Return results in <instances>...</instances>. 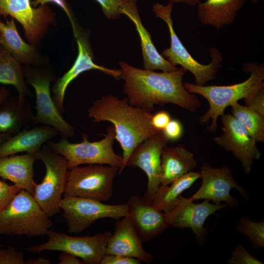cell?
Returning a JSON list of instances; mask_svg holds the SVG:
<instances>
[{"label": "cell", "mask_w": 264, "mask_h": 264, "mask_svg": "<svg viewBox=\"0 0 264 264\" xmlns=\"http://www.w3.org/2000/svg\"><path fill=\"white\" fill-rule=\"evenodd\" d=\"M93 122L110 121L114 128L115 139L123 150V161L119 170L120 175L135 148L146 139L162 131L155 129L151 124L153 114L132 106L127 97L119 99L112 95L103 96L92 103L88 110Z\"/></svg>", "instance_id": "cell-2"}, {"label": "cell", "mask_w": 264, "mask_h": 264, "mask_svg": "<svg viewBox=\"0 0 264 264\" xmlns=\"http://www.w3.org/2000/svg\"><path fill=\"white\" fill-rule=\"evenodd\" d=\"M58 133L56 129L48 125L23 130L0 144V157L21 152L36 154L44 144Z\"/></svg>", "instance_id": "cell-21"}, {"label": "cell", "mask_w": 264, "mask_h": 264, "mask_svg": "<svg viewBox=\"0 0 264 264\" xmlns=\"http://www.w3.org/2000/svg\"><path fill=\"white\" fill-rule=\"evenodd\" d=\"M142 243L130 217L127 216L115 223L114 233L107 243L106 254L134 258L150 264L153 256L145 250Z\"/></svg>", "instance_id": "cell-19"}, {"label": "cell", "mask_w": 264, "mask_h": 264, "mask_svg": "<svg viewBox=\"0 0 264 264\" xmlns=\"http://www.w3.org/2000/svg\"><path fill=\"white\" fill-rule=\"evenodd\" d=\"M23 71L27 82L34 88L36 93V114L32 124L51 126L64 138L73 136L75 128L63 118L51 95L50 85L53 77L43 71L26 69Z\"/></svg>", "instance_id": "cell-11"}, {"label": "cell", "mask_w": 264, "mask_h": 264, "mask_svg": "<svg viewBox=\"0 0 264 264\" xmlns=\"http://www.w3.org/2000/svg\"><path fill=\"white\" fill-rule=\"evenodd\" d=\"M22 189L14 185H9L0 180V211Z\"/></svg>", "instance_id": "cell-34"}, {"label": "cell", "mask_w": 264, "mask_h": 264, "mask_svg": "<svg viewBox=\"0 0 264 264\" xmlns=\"http://www.w3.org/2000/svg\"><path fill=\"white\" fill-rule=\"evenodd\" d=\"M52 224L33 195L24 190L0 211V235L44 236Z\"/></svg>", "instance_id": "cell-4"}, {"label": "cell", "mask_w": 264, "mask_h": 264, "mask_svg": "<svg viewBox=\"0 0 264 264\" xmlns=\"http://www.w3.org/2000/svg\"><path fill=\"white\" fill-rule=\"evenodd\" d=\"M13 135L12 133L0 132V144Z\"/></svg>", "instance_id": "cell-44"}, {"label": "cell", "mask_w": 264, "mask_h": 264, "mask_svg": "<svg viewBox=\"0 0 264 264\" xmlns=\"http://www.w3.org/2000/svg\"><path fill=\"white\" fill-rule=\"evenodd\" d=\"M9 94V91L7 89L3 88L0 89V105L7 100Z\"/></svg>", "instance_id": "cell-43"}, {"label": "cell", "mask_w": 264, "mask_h": 264, "mask_svg": "<svg viewBox=\"0 0 264 264\" xmlns=\"http://www.w3.org/2000/svg\"><path fill=\"white\" fill-rule=\"evenodd\" d=\"M111 235L108 230L92 236H72L49 230L48 240L24 249L33 253L60 251L71 253L87 264H100L106 254L108 242Z\"/></svg>", "instance_id": "cell-10"}, {"label": "cell", "mask_w": 264, "mask_h": 264, "mask_svg": "<svg viewBox=\"0 0 264 264\" xmlns=\"http://www.w3.org/2000/svg\"><path fill=\"white\" fill-rule=\"evenodd\" d=\"M35 155L37 160L44 163L46 172L42 181L35 184L33 196L50 218L61 210L60 203L66 190L69 171L67 161L47 144L42 146Z\"/></svg>", "instance_id": "cell-7"}, {"label": "cell", "mask_w": 264, "mask_h": 264, "mask_svg": "<svg viewBox=\"0 0 264 264\" xmlns=\"http://www.w3.org/2000/svg\"><path fill=\"white\" fill-rule=\"evenodd\" d=\"M236 229L237 231L245 234L255 248L264 246V220L261 222H254L248 218L240 217Z\"/></svg>", "instance_id": "cell-30"}, {"label": "cell", "mask_w": 264, "mask_h": 264, "mask_svg": "<svg viewBox=\"0 0 264 264\" xmlns=\"http://www.w3.org/2000/svg\"><path fill=\"white\" fill-rule=\"evenodd\" d=\"M243 69L250 76L241 83L227 86L198 85L188 82L183 83L185 88L190 93L198 94L208 102L209 109L199 119L201 125H205L209 132L217 130L218 119L224 113L225 109L242 99H247L261 88H264V64L248 63Z\"/></svg>", "instance_id": "cell-3"}, {"label": "cell", "mask_w": 264, "mask_h": 264, "mask_svg": "<svg viewBox=\"0 0 264 264\" xmlns=\"http://www.w3.org/2000/svg\"><path fill=\"white\" fill-rule=\"evenodd\" d=\"M169 2L173 3H184L190 6H195L200 2L201 0H168Z\"/></svg>", "instance_id": "cell-42"}, {"label": "cell", "mask_w": 264, "mask_h": 264, "mask_svg": "<svg viewBox=\"0 0 264 264\" xmlns=\"http://www.w3.org/2000/svg\"><path fill=\"white\" fill-rule=\"evenodd\" d=\"M174 3L169 2L164 5L156 2L153 6L152 11L155 17L163 20L166 24L170 37V46L164 49L162 56L171 65H179L194 75L196 85H205L206 83L216 78V75L221 67L223 57L215 47L209 48L211 60L207 65H202L195 60L188 52L176 34L171 16Z\"/></svg>", "instance_id": "cell-5"}, {"label": "cell", "mask_w": 264, "mask_h": 264, "mask_svg": "<svg viewBox=\"0 0 264 264\" xmlns=\"http://www.w3.org/2000/svg\"><path fill=\"white\" fill-rule=\"evenodd\" d=\"M251 1H252L254 4H257L259 1L262 0H250Z\"/></svg>", "instance_id": "cell-45"}, {"label": "cell", "mask_w": 264, "mask_h": 264, "mask_svg": "<svg viewBox=\"0 0 264 264\" xmlns=\"http://www.w3.org/2000/svg\"><path fill=\"white\" fill-rule=\"evenodd\" d=\"M0 264H25L23 253L12 246L0 248Z\"/></svg>", "instance_id": "cell-33"}, {"label": "cell", "mask_w": 264, "mask_h": 264, "mask_svg": "<svg viewBox=\"0 0 264 264\" xmlns=\"http://www.w3.org/2000/svg\"><path fill=\"white\" fill-rule=\"evenodd\" d=\"M160 185H167L197 167L194 154L182 144L165 146L161 156Z\"/></svg>", "instance_id": "cell-23"}, {"label": "cell", "mask_w": 264, "mask_h": 264, "mask_svg": "<svg viewBox=\"0 0 264 264\" xmlns=\"http://www.w3.org/2000/svg\"><path fill=\"white\" fill-rule=\"evenodd\" d=\"M245 0H206L197 5V15L200 22L220 29L234 22L237 12Z\"/></svg>", "instance_id": "cell-24"}, {"label": "cell", "mask_w": 264, "mask_h": 264, "mask_svg": "<svg viewBox=\"0 0 264 264\" xmlns=\"http://www.w3.org/2000/svg\"><path fill=\"white\" fill-rule=\"evenodd\" d=\"M0 15L10 16L18 21L27 40L36 43L53 23L55 14L45 4L33 7L30 0H0Z\"/></svg>", "instance_id": "cell-14"}, {"label": "cell", "mask_w": 264, "mask_h": 264, "mask_svg": "<svg viewBox=\"0 0 264 264\" xmlns=\"http://www.w3.org/2000/svg\"><path fill=\"white\" fill-rule=\"evenodd\" d=\"M34 116L25 97L12 98L0 105V132L16 134L27 129Z\"/></svg>", "instance_id": "cell-25"}, {"label": "cell", "mask_w": 264, "mask_h": 264, "mask_svg": "<svg viewBox=\"0 0 264 264\" xmlns=\"http://www.w3.org/2000/svg\"></svg>", "instance_id": "cell-46"}, {"label": "cell", "mask_w": 264, "mask_h": 264, "mask_svg": "<svg viewBox=\"0 0 264 264\" xmlns=\"http://www.w3.org/2000/svg\"><path fill=\"white\" fill-rule=\"evenodd\" d=\"M169 141L161 131L140 143L126 164V167H138L145 173L148 182L143 198L150 201L160 185L161 153Z\"/></svg>", "instance_id": "cell-15"}, {"label": "cell", "mask_w": 264, "mask_h": 264, "mask_svg": "<svg viewBox=\"0 0 264 264\" xmlns=\"http://www.w3.org/2000/svg\"><path fill=\"white\" fill-rule=\"evenodd\" d=\"M199 174L201 185L198 190L188 198L190 200L208 199L216 204L225 202L230 207L235 208L238 201L230 194L233 188L236 189L242 196L248 199L247 192L235 181L231 169L227 166L215 168L209 163H204Z\"/></svg>", "instance_id": "cell-12"}, {"label": "cell", "mask_w": 264, "mask_h": 264, "mask_svg": "<svg viewBox=\"0 0 264 264\" xmlns=\"http://www.w3.org/2000/svg\"><path fill=\"white\" fill-rule=\"evenodd\" d=\"M220 118L222 132L214 138V141L226 151L231 152L241 161L245 173L249 175L253 161L259 160L261 156L256 146L257 142L232 114L224 113Z\"/></svg>", "instance_id": "cell-13"}, {"label": "cell", "mask_w": 264, "mask_h": 264, "mask_svg": "<svg viewBox=\"0 0 264 264\" xmlns=\"http://www.w3.org/2000/svg\"><path fill=\"white\" fill-rule=\"evenodd\" d=\"M100 5L105 16L109 20H116L122 15L120 9L128 0H95Z\"/></svg>", "instance_id": "cell-32"}, {"label": "cell", "mask_w": 264, "mask_h": 264, "mask_svg": "<svg viewBox=\"0 0 264 264\" xmlns=\"http://www.w3.org/2000/svg\"><path fill=\"white\" fill-rule=\"evenodd\" d=\"M48 2H52L57 4L66 13L71 22L73 29V34L75 38H76L79 33V30L75 24L74 21L68 5L64 0H35L31 2V4L33 7H35L38 5L40 6L45 5L46 3Z\"/></svg>", "instance_id": "cell-35"}, {"label": "cell", "mask_w": 264, "mask_h": 264, "mask_svg": "<svg viewBox=\"0 0 264 264\" xmlns=\"http://www.w3.org/2000/svg\"><path fill=\"white\" fill-rule=\"evenodd\" d=\"M50 263L49 259L40 257L36 259L30 258L25 262V264H50Z\"/></svg>", "instance_id": "cell-41"}, {"label": "cell", "mask_w": 264, "mask_h": 264, "mask_svg": "<svg viewBox=\"0 0 264 264\" xmlns=\"http://www.w3.org/2000/svg\"><path fill=\"white\" fill-rule=\"evenodd\" d=\"M126 203L128 216L143 242L158 236L169 227L165 213L143 197L133 195Z\"/></svg>", "instance_id": "cell-18"}, {"label": "cell", "mask_w": 264, "mask_h": 264, "mask_svg": "<svg viewBox=\"0 0 264 264\" xmlns=\"http://www.w3.org/2000/svg\"><path fill=\"white\" fill-rule=\"evenodd\" d=\"M24 77L20 62L2 46L0 47V83L14 86L20 97H32Z\"/></svg>", "instance_id": "cell-28"}, {"label": "cell", "mask_w": 264, "mask_h": 264, "mask_svg": "<svg viewBox=\"0 0 264 264\" xmlns=\"http://www.w3.org/2000/svg\"><path fill=\"white\" fill-rule=\"evenodd\" d=\"M232 115L247 130L249 135L257 142H264V116L246 106L238 102L232 103Z\"/></svg>", "instance_id": "cell-29"}, {"label": "cell", "mask_w": 264, "mask_h": 264, "mask_svg": "<svg viewBox=\"0 0 264 264\" xmlns=\"http://www.w3.org/2000/svg\"><path fill=\"white\" fill-rule=\"evenodd\" d=\"M59 256V264H83L84 262L76 256L65 251H61Z\"/></svg>", "instance_id": "cell-40"}, {"label": "cell", "mask_w": 264, "mask_h": 264, "mask_svg": "<svg viewBox=\"0 0 264 264\" xmlns=\"http://www.w3.org/2000/svg\"><path fill=\"white\" fill-rule=\"evenodd\" d=\"M171 119V116L168 112L161 110L152 115L151 124L155 129L163 131Z\"/></svg>", "instance_id": "cell-39"}, {"label": "cell", "mask_w": 264, "mask_h": 264, "mask_svg": "<svg viewBox=\"0 0 264 264\" xmlns=\"http://www.w3.org/2000/svg\"><path fill=\"white\" fill-rule=\"evenodd\" d=\"M78 53L71 67L56 82L52 87L53 99L61 114L65 112L64 101L66 88L70 83L80 74L89 70H98L115 78H120L121 70L99 66L93 62V54L88 38L85 33L79 32L75 38Z\"/></svg>", "instance_id": "cell-17"}, {"label": "cell", "mask_w": 264, "mask_h": 264, "mask_svg": "<svg viewBox=\"0 0 264 264\" xmlns=\"http://www.w3.org/2000/svg\"><path fill=\"white\" fill-rule=\"evenodd\" d=\"M138 259L118 255L106 254L100 264H140Z\"/></svg>", "instance_id": "cell-38"}, {"label": "cell", "mask_w": 264, "mask_h": 264, "mask_svg": "<svg viewBox=\"0 0 264 264\" xmlns=\"http://www.w3.org/2000/svg\"><path fill=\"white\" fill-rule=\"evenodd\" d=\"M60 207L67 224V232L71 234L82 233L102 219L118 220L129 215L126 203L109 204L76 197L64 196Z\"/></svg>", "instance_id": "cell-9"}, {"label": "cell", "mask_w": 264, "mask_h": 264, "mask_svg": "<svg viewBox=\"0 0 264 264\" xmlns=\"http://www.w3.org/2000/svg\"><path fill=\"white\" fill-rule=\"evenodd\" d=\"M123 90L132 106L152 113L155 105L172 103L190 112L196 111L201 102L196 94L185 88L183 78L186 70L180 67L170 72H157L140 69L119 62Z\"/></svg>", "instance_id": "cell-1"}, {"label": "cell", "mask_w": 264, "mask_h": 264, "mask_svg": "<svg viewBox=\"0 0 264 264\" xmlns=\"http://www.w3.org/2000/svg\"><path fill=\"white\" fill-rule=\"evenodd\" d=\"M0 44L19 62H35L37 56L34 48L21 37L13 19L6 23L0 21Z\"/></svg>", "instance_id": "cell-27"}, {"label": "cell", "mask_w": 264, "mask_h": 264, "mask_svg": "<svg viewBox=\"0 0 264 264\" xmlns=\"http://www.w3.org/2000/svg\"><path fill=\"white\" fill-rule=\"evenodd\" d=\"M244 100L245 106L254 110L264 116V88Z\"/></svg>", "instance_id": "cell-37"}, {"label": "cell", "mask_w": 264, "mask_h": 264, "mask_svg": "<svg viewBox=\"0 0 264 264\" xmlns=\"http://www.w3.org/2000/svg\"><path fill=\"white\" fill-rule=\"evenodd\" d=\"M137 0H128L121 7V14L126 15L134 23L139 35L143 60V68L170 72L178 67L171 65L157 50L150 33L143 25L136 5Z\"/></svg>", "instance_id": "cell-20"}, {"label": "cell", "mask_w": 264, "mask_h": 264, "mask_svg": "<svg viewBox=\"0 0 264 264\" xmlns=\"http://www.w3.org/2000/svg\"><path fill=\"white\" fill-rule=\"evenodd\" d=\"M200 178L199 173L189 172L167 185H160L154 196L152 203L164 213L172 210L176 205L179 197L190 188Z\"/></svg>", "instance_id": "cell-26"}, {"label": "cell", "mask_w": 264, "mask_h": 264, "mask_svg": "<svg viewBox=\"0 0 264 264\" xmlns=\"http://www.w3.org/2000/svg\"><path fill=\"white\" fill-rule=\"evenodd\" d=\"M227 205L226 203H210L208 199H204L201 203H195L188 198L180 195L175 207L170 211L165 213V215L169 226L189 228L197 239L202 240L207 231L204 227L207 218Z\"/></svg>", "instance_id": "cell-16"}, {"label": "cell", "mask_w": 264, "mask_h": 264, "mask_svg": "<svg viewBox=\"0 0 264 264\" xmlns=\"http://www.w3.org/2000/svg\"><path fill=\"white\" fill-rule=\"evenodd\" d=\"M119 168L90 164L69 170L64 196L109 201L113 195L114 180Z\"/></svg>", "instance_id": "cell-8"}, {"label": "cell", "mask_w": 264, "mask_h": 264, "mask_svg": "<svg viewBox=\"0 0 264 264\" xmlns=\"http://www.w3.org/2000/svg\"><path fill=\"white\" fill-rule=\"evenodd\" d=\"M35 154L26 153L0 157V177L12 182L22 190L33 195Z\"/></svg>", "instance_id": "cell-22"}, {"label": "cell", "mask_w": 264, "mask_h": 264, "mask_svg": "<svg viewBox=\"0 0 264 264\" xmlns=\"http://www.w3.org/2000/svg\"><path fill=\"white\" fill-rule=\"evenodd\" d=\"M229 264H263V262L248 253L242 245L236 246L227 262Z\"/></svg>", "instance_id": "cell-31"}, {"label": "cell", "mask_w": 264, "mask_h": 264, "mask_svg": "<svg viewBox=\"0 0 264 264\" xmlns=\"http://www.w3.org/2000/svg\"><path fill=\"white\" fill-rule=\"evenodd\" d=\"M162 132L169 141H176L182 136L183 127L179 120L171 119Z\"/></svg>", "instance_id": "cell-36"}, {"label": "cell", "mask_w": 264, "mask_h": 264, "mask_svg": "<svg viewBox=\"0 0 264 264\" xmlns=\"http://www.w3.org/2000/svg\"><path fill=\"white\" fill-rule=\"evenodd\" d=\"M82 135L83 140L80 143H70L63 137L59 142L48 141L47 144L66 159L69 170L82 164H106L119 169L121 168L122 156L117 154L113 149L115 139L113 126L108 128L105 138L98 141L89 142L87 134L82 133Z\"/></svg>", "instance_id": "cell-6"}]
</instances>
